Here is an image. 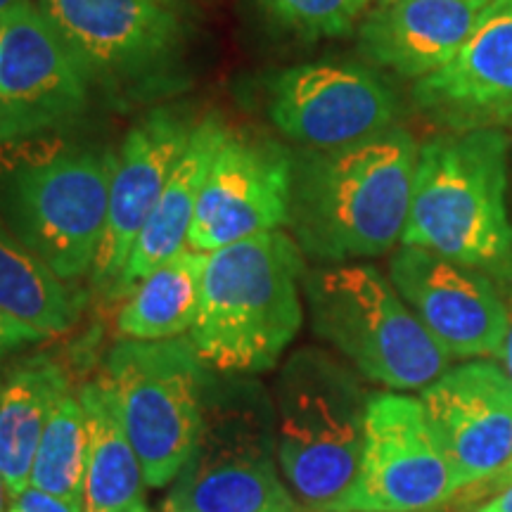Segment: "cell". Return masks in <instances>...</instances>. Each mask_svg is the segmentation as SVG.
<instances>
[{
	"label": "cell",
	"mask_w": 512,
	"mask_h": 512,
	"mask_svg": "<svg viewBox=\"0 0 512 512\" xmlns=\"http://www.w3.org/2000/svg\"><path fill=\"white\" fill-rule=\"evenodd\" d=\"M420 145L406 128L335 150L292 152V238L320 264L375 259L401 242Z\"/></svg>",
	"instance_id": "1"
},
{
	"label": "cell",
	"mask_w": 512,
	"mask_h": 512,
	"mask_svg": "<svg viewBox=\"0 0 512 512\" xmlns=\"http://www.w3.org/2000/svg\"><path fill=\"white\" fill-rule=\"evenodd\" d=\"M304 252L285 228L207 254L200 311L188 332L209 370L256 375L278 366L304 320Z\"/></svg>",
	"instance_id": "2"
},
{
	"label": "cell",
	"mask_w": 512,
	"mask_h": 512,
	"mask_svg": "<svg viewBox=\"0 0 512 512\" xmlns=\"http://www.w3.org/2000/svg\"><path fill=\"white\" fill-rule=\"evenodd\" d=\"M510 136L503 128L446 131L420 145L401 245L489 273L512 256Z\"/></svg>",
	"instance_id": "3"
},
{
	"label": "cell",
	"mask_w": 512,
	"mask_h": 512,
	"mask_svg": "<svg viewBox=\"0 0 512 512\" xmlns=\"http://www.w3.org/2000/svg\"><path fill=\"white\" fill-rule=\"evenodd\" d=\"M370 394L354 366L304 347L273 392L275 448L285 484L306 512H344L361 470Z\"/></svg>",
	"instance_id": "4"
},
{
	"label": "cell",
	"mask_w": 512,
	"mask_h": 512,
	"mask_svg": "<svg viewBox=\"0 0 512 512\" xmlns=\"http://www.w3.org/2000/svg\"><path fill=\"white\" fill-rule=\"evenodd\" d=\"M162 512H306L285 484L273 399L252 380H211L188 463Z\"/></svg>",
	"instance_id": "5"
},
{
	"label": "cell",
	"mask_w": 512,
	"mask_h": 512,
	"mask_svg": "<svg viewBox=\"0 0 512 512\" xmlns=\"http://www.w3.org/2000/svg\"><path fill=\"white\" fill-rule=\"evenodd\" d=\"M302 287L313 332L366 380L408 392L448 370V351L375 266L323 264L304 275Z\"/></svg>",
	"instance_id": "6"
},
{
	"label": "cell",
	"mask_w": 512,
	"mask_h": 512,
	"mask_svg": "<svg viewBox=\"0 0 512 512\" xmlns=\"http://www.w3.org/2000/svg\"><path fill=\"white\" fill-rule=\"evenodd\" d=\"M117 150L57 147L0 166V219L69 285L91 278Z\"/></svg>",
	"instance_id": "7"
},
{
	"label": "cell",
	"mask_w": 512,
	"mask_h": 512,
	"mask_svg": "<svg viewBox=\"0 0 512 512\" xmlns=\"http://www.w3.org/2000/svg\"><path fill=\"white\" fill-rule=\"evenodd\" d=\"M100 380L143 463L147 484H174L195 448L209 384V368L190 337L119 339Z\"/></svg>",
	"instance_id": "8"
},
{
	"label": "cell",
	"mask_w": 512,
	"mask_h": 512,
	"mask_svg": "<svg viewBox=\"0 0 512 512\" xmlns=\"http://www.w3.org/2000/svg\"><path fill=\"white\" fill-rule=\"evenodd\" d=\"M91 86L133 95L162 83L183 55V22L162 0H34Z\"/></svg>",
	"instance_id": "9"
},
{
	"label": "cell",
	"mask_w": 512,
	"mask_h": 512,
	"mask_svg": "<svg viewBox=\"0 0 512 512\" xmlns=\"http://www.w3.org/2000/svg\"><path fill=\"white\" fill-rule=\"evenodd\" d=\"M458 494L420 399L370 394L361 470L344 512H432Z\"/></svg>",
	"instance_id": "10"
},
{
	"label": "cell",
	"mask_w": 512,
	"mask_h": 512,
	"mask_svg": "<svg viewBox=\"0 0 512 512\" xmlns=\"http://www.w3.org/2000/svg\"><path fill=\"white\" fill-rule=\"evenodd\" d=\"M91 88L34 0L0 15V145L69 126L86 112Z\"/></svg>",
	"instance_id": "11"
},
{
	"label": "cell",
	"mask_w": 512,
	"mask_h": 512,
	"mask_svg": "<svg viewBox=\"0 0 512 512\" xmlns=\"http://www.w3.org/2000/svg\"><path fill=\"white\" fill-rule=\"evenodd\" d=\"M266 114L292 143L306 150H335L394 128L399 100L361 64L309 62L280 69L268 79Z\"/></svg>",
	"instance_id": "12"
},
{
	"label": "cell",
	"mask_w": 512,
	"mask_h": 512,
	"mask_svg": "<svg viewBox=\"0 0 512 512\" xmlns=\"http://www.w3.org/2000/svg\"><path fill=\"white\" fill-rule=\"evenodd\" d=\"M292 152L266 136L228 131L204 178L188 247L214 252L290 226Z\"/></svg>",
	"instance_id": "13"
},
{
	"label": "cell",
	"mask_w": 512,
	"mask_h": 512,
	"mask_svg": "<svg viewBox=\"0 0 512 512\" xmlns=\"http://www.w3.org/2000/svg\"><path fill=\"white\" fill-rule=\"evenodd\" d=\"M389 280L451 358L501 354L505 311L489 273L401 245L389 259Z\"/></svg>",
	"instance_id": "14"
},
{
	"label": "cell",
	"mask_w": 512,
	"mask_h": 512,
	"mask_svg": "<svg viewBox=\"0 0 512 512\" xmlns=\"http://www.w3.org/2000/svg\"><path fill=\"white\" fill-rule=\"evenodd\" d=\"M197 121L178 107H157L140 117L117 150L112 171L110 207L91 285L112 302L133 247L150 219Z\"/></svg>",
	"instance_id": "15"
},
{
	"label": "cell",
	"mask_w": 512,
	"mask_h": 512,
	"mask_svg": "<svg viewBox=\"0 0 512 512\" xmlns=\"http://www.w3.org/2000/svg\"><path fill=\"white\" fill-rule=\"evenodd\" d=\"M420 401L458 491L510 470L512 380L501 366L472 361L446 370Z\"/></svg>",
	"instance_id": "16"
},
{
	"label": "cell",
	"mask_w": 512,
	"mask_h": 512,
	"mask_svg": "<svg viewBox=\"0 0 512 512\" xmlns=\"http://www.w3.org/2000/svg\"><path fill=\"white\" fill-rule=\"evenodd\" d=\"M413 102L446 131L512 124V0H491L465 46L415 81Z\"/></svg>",
	"instance_id": "17"
},
{
	"label": "cell",
	"mask_w": 512,
	"mask_h": 512,
	"mask_svg": "<svg viewBox=\"0 0 512 512\" xmlns=\"http://www.w3.org/2000/svg\"><path fill=\"white\" fill-rule=\"evenodd\" d=\"M491 0H389L361 19L358 50L377 67L420 81L444 67L477 29Z\"/></svg>",
	"instance_id": "18"
},
{
	"label": "cell",
	"mask_w": 512,
	"mask_h": 512,
	"mask_svg": "<svg viewBox=\"0 0 512 512\" xmlns=\"http://www.w3.org/2000/svg\"><path fill=\"white\" fill-rule=\"evenodd\" d=\"M228 131L230 128L219 117H204L192 128L190 140L181 159H178L174 174L159 195L150 219L140 230L112 302H121L140 280L162 266L166 259L188 247V235L192 221H195L204 178H207L209 166L214 162L221 143L226 140Z\"/></svg>",
	"instance_id": "19"
},
{
	"label": "cell",
	"mask_w": 512,
	"mask_h": 512,
	"mask_svg": "<svg viewBox=\"0 0 512 512\" xmlns=\"http://www.w3.org/2000/svg\"><path fill=\"white\" fill-rule=\"evenodd\" d=\"M79 399L88 432L81 512H150L143 463L100 377L83 384Z\"/></svg>",
	"instance_id": "20"
},
{
	"label": "cell",
	"mask_w": 512,
	"mask_h": 512,
	"mask_svg": "<svg viewBox=\"0 0 512 512\" xmlns=\"http://www.w3.org/2000/svg\"><path fill=\"white\" fill-rule=\"evenodd\" d=\"M67 387V373L46 356L27 358L0 382V475L10 501L31 486L48 415Z\"/></svg>",
	"instance_id": "21"
},
{
	"label": "cell",
	"mask_w": 512,
	"mask_h": 512,
	"mask_svg": "<svg viewBox=\"0 0 512 512\" xmlns=\"http://www.w3.org/2000/svg\"><path fill=\"white\" fill-rule=\"evenodd\" d=\"M204 266L207 254L185 247L140 280L121 299L114 320L119 339L157 342L188 335L200 311Z\"/></svg>",
	"instance_id": "22"
},
{
	"label": "cell",
	"mask_w": 512,
	"mask_h": 512,
	"mask_svg": "<svg viewBox=\"0 0 512 512\" xmlns=\"http://www.w3.org/2000/svg\"><path fill=\"white\" fill-rule=\"evenodd\" d=\"M86 302L79 285L57 278L0 219V311L53 339L79 323Z\"/></svg>",
	"instance_id": "23"
},
{
	"label": "cell",
	"mask_w": 512,
	"mask_h": 512,
	"mask_svg": "<svg viewBox=\"0 0 512 512\" xmlns=\"http://www.w3.org/2000/svg\"><path fill=\"white\" fill-rule=\"evenodd\" d=\"M86 413L79 394L64 389L53 403L38 444L31 486L62 498L81 512L83 470H86Z\"/></svg>",
	"instance_id": "24"
},
{
	"label": "cell",
	"mask_w": 512,
	"mask_h": 512,
	"mask_svg": "<svg viewBox=\"0 0 512 512\" xmlns=\"http://www.w3.org/2000/svg\"><path fill=\"white\" fill-rule=\"evenodd\" d=\"M261 12L306 41L339 38L358 29L375 0H256Z\"/></svg>",
	"instance_id": "25"
},
{
	"label": "cell",
	"mask_w": 512,
	"mask_h": 512,
	"mask_svg": "<svg viewBox=\"0 0 512 512\" xmlns=\"http://www.w3.org/2000/svg\"><path fill=\"white\" fill-rule=\"evenodd\" d=\"M48 335L41 330L31 328V325L22 323V320L10 316V313L0 311V366L19 351L34 347L38 342H48Z\"/></svg>",
	"instance_id": "26"
},
{
	"label": "cell",
	"mask_w": 512,
	"mask_h": 512,
	"mask_svg": "<svg viewBox=\"0 0 512 512\" xmlns=\"http://www.w3.org/2000/svg\"><path fill=\"white\" fill-rule=\"evenodd\" d=\"M489 278L494 280L498 294H501L503 311H505V332H503V344H501V358L503 370L510 375L512 380V256L505 264H501L494 271H489Z\"/></svg>",
	"instance_id": "27"
},
{
	"label": "cell",
	"mask_w": 512,
	"mask_h": 512,
	"mask_svg": "<svg viewBox=\"0 0 512 512\" xmlns=\"http://www.w3.org/2000/svg\"><path fill=\"white\" fill-rule=\"evenodd\" d=\"M8 512H79L69 503H64L62 498L46 491L29 486L27 491H22L17 498H12L8 505Z\"/></svg>",
	"instance_id": "28"
},
{
	"label": "cell",
	"mask_w": 512,
	"mask_h": 512,
	"mask_svg": "<svg viewBox=\"0 0 512 512\" xmlns=\"http://www.w3.org/2000/svg\"><path fill=\"white\" fill-rule=\"evenodd\" d=\"M477 512H512V479L494 498H489L484 505H479Z\"/></svg>",
	"instance_id": "29"
},
{
	"label": "cell",
	"mask_w": 512,
	"mask_h": 512,
	"mask_svg": "<svg viewBox=\"0 0 512 512\" xmlns=\"http://www.w3.org/2000/svg\"><path fill=\"white\" fill-rule=\"evenodd\" d=\"M8 505H10V496H8V489H5V479L0 475V512H8Z\"/></svg>",
	"instance_id": "30"
},
{
	"label": "cell",
	"mask_w": 512,
	"mask_h": 512,
	"mask_svg": "<svg viewBox=\"0 0 512 512\" xmlns=\"http://www.w3.org/2000/svg\"><path fill=\"white\" fill-rule=\"evenodd\" d=\"M22 3H29V0H0V15H5V12H10L12 8H17V5Z\"/></svg>",
	"instance_id": "31"
},
{
	"label": "cell",
	"mask_w": 512,
	"mask_h": 512,
	"mask_svg": "<svg viewBox=\"0 0 512 512\" xmlns=\"http://www.w3.org/2000/svg\"><path fill=\"white\" fill-rule=\"evenodd\" d=\"M505 477H508V479H512V465H510V470H508V472H505Z\"/></svg>",
	"instance_id": "32"
},
{
	"label": "cell",
	"mask_w": 512,
	"mask_h": 512,
	"mask_svg": "<svg viewBox=\"0 0 512 512\" xmlns=\"http://www.w3.org/2000/svg\"><path fill=\"white\" fill-rule=\"evenodd\" d=\"M162 3H169L171 5V3H176V0H162Z\"/></svg>",
	"instance_id": "33"
},
{
	"label": "cell",
	"mask_w": 512,
	"mask_h": 512,
	"mask_svg": "<svg viewBox=\"0 0 512 512\" xmlns=\"http://www.w3.org/2000/svg\"><path fill=\"white\" fill-rule=\"evenodd\" d=\"M375 3H389V0H375Z\"/></svg>",
	"instance_id": "34"
}]
</instances>
